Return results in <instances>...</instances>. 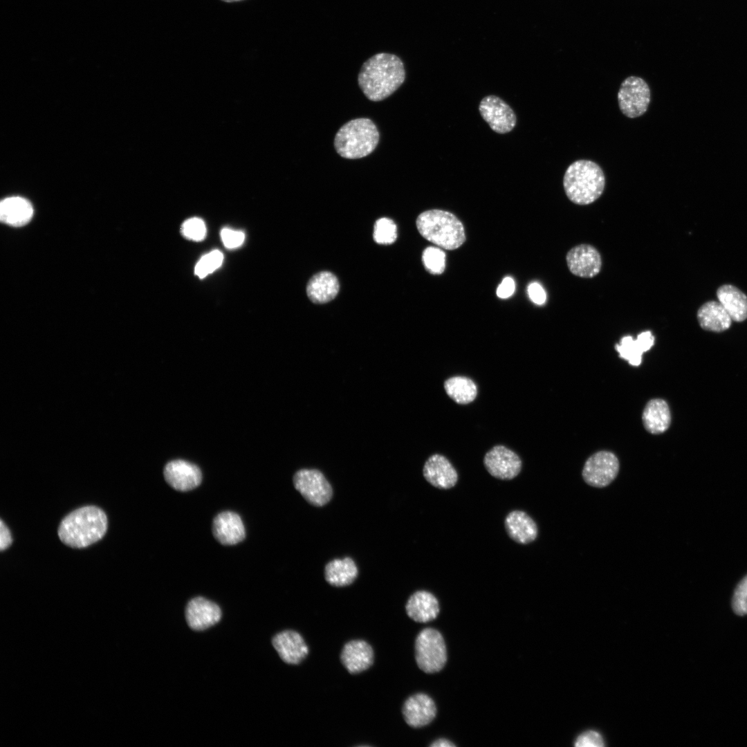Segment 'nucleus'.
I'll return each instance as SVG.
<instances>
[{
    "label": "nucleus",
    "mask_w": 747,
    "mask_h": 747,
    "mask_svg": "<svg viewBox=\"0 0 747 747\" xmlns=\"http://www.w3.org/2000/svg\"><path fill=\"white\" fill-rule=\"evenodd\" d=\"M405 79L401 59L396 55L380 53L366 60L360 70V88L370 100L381 101L394 93Z\"/></svg>",
    "instance_id": "f257e3e1"
},
{
    "label": "nucleus",
    "mask_w": 747,
    "mask_h": 747,
    "mask_svg": "<svg viewBox=\"0 0 747 747\" xmlns=\"http://www.w3.org/2000/svg\"><path fill=\"white\" fill-rule=\"evenodd\" d=\"M107 528L105 513L95 506H86L67 515L58 528L60 540L72 548H84L102 538Z\"/></svg>",
    "instance_id": "f03ea898"
},
{
    "label": "nucleus",
    "mask_w": 747,
    "mask_h": 747,
    "mask_svg": "<svg viewBox=\"0 0 747 747\" xmlns=\"http://www.w3.org/2000/svg\"><path fill=\"white\" fill-rule=\"evenodd\" d=\"M563 186L568 199L580 205L591 204L603 193L605 177L602 168L589 160H578L566 169Z\"/></svg>",
    "instance_id": "7ed1b4c3"
},
{
    "label": "nucleus",
    "mask_w": 747,
    "mask_h": 747,
    "mask_svg": "<svg viewBox=\"0 0 747 747\" xmlns=\"http://www.w3.org/2000/svg\"><path fill=\"white\" fill-rule=\"evenodd\" d=\"M416 227L422 237L444 249H456L465 240L462 223L448 211L435 209L422 212Z\"/></svg>",
    "instance_id": "20e7f679"
},
{
    "label": "nucleus",
    "mask_w": 747,
    "mask_h": 747,
    "mask_svg": "<svg viewBox=\"0 0 747 747\" xmlns=\"http://www.w3.org/2000/svg\"><path fill=\"white\" fill-rule=\"evenodd\" d=\"M379 138L378 129L370 119L356 118L338 131L334 147L342 157L358 159L370 154L376 147Z\"/></svg>",
    "instance_id": "39448f33"
},
{
    "label": "nucleus",
    "mask_w": 747,
    "mask_h": 747,
    "mask_svg": "<svg viewBox=\"0 0 747 747\" xmlns=\"http://www.w3.org/2000/svg\"><path fill=\"white\" fill-rule=\"evenodd\" d=\"M415 656L418 667L425 673L442 670L447 661V650L441 634L433 628L423 629L416 638Z\"/></svg>",
    "instance_id": "423d86ee"
},
{
    "label": "nucleus",
    "mask_w": 747,
    "mask_h": 747,
    "mask_svg": "<svg viewBox=\"0 0 747 747\" xmlns=\"http://www.w3.org/2000/svg\"><path fill=\"white\" fill-rule=\"evenodd\" d=\"M651 92L647 82L641 77L629 76L620 86L618 101L620 110L627 118L643 116L650 102Z\"/></svg>",
    "instance_id": "0eeeda50"
},
{
    "label": "nucleus",
    "mask_w": 747,
    "mask_h": 747,
    "mask_svg": "<svg viewBox=\"0 0 747 747\" xmlns=\"http://www.w3.org/2000/svg\"><path fill=\"white\" fill-rule=\"evenodd\" d=\"M293 481L295 488L314 506H323L332 498L333 488L319 470H299L295 473Z\"/></svg>",
    "instance_id": "6e6552de"
},
{
    "label": "nucleus",
    "mask_w": 747,
    "mask_h": 747,
    "mask_svg": "<svg viewBox=\"0 0 747 747\" xmlns=\"http://www.w3.org/2000/svg\"><path fill=\"white\" fill-rule=\"evenodd\" d=\"M620 468L618 457L611 452L602 450L590 456L584 463L582 478L596 488L609 486L617 477Z\"/></svg>",
    "instance_id": "1a4fd4ad"
},
{
    "label": "nucleus",
    "mask_w": 747,
    "mask_h": 747,
    "mask_svg": "<svg viewBox=\"0 0 747 747\" xmlns=\"http://www.w3.org/2000/svg\"><path fill=\"white\" fill-rule=\"evenodd\" d=\"M566 261L571 274L582 278H593L602 268V260L593 246L581 243L571 248L566 253Z\"/></svg>",
    "instance_id": "9d476101"
},
{
    "label": "nucleus",
    "mask_w": 747,
    "mask_h": 747,
    "mask_svg": "<svg viewBox=\"0 0 747 747\" xmlns=\"http://www.w3.org/2000/svg\"><path fill=\"white\" fill-rule=\"evenodd\" d=\"M483 464L488 473L501 480H511L522 470V460L513 450L504 445H495L485 454Z\"/></svg>",
    "instance_id": "9b49d317"
},
{
    "label": "nucleus",
    "mask_w": 747,
    "mask_h": 747,
    "mask_svg": "<svg viewBox=\"0 0 747 747\" xmlns=\"http://www.w3.org/2000/svg\"><path fill=\"white\" fill-rule=\"evenodd\" d=\"M479 110L491 129L498 133L510 132L516 124V116L513 110L497 96L488 95L483 98Z\"/></svg>",
    "instance_id": "f8f14e48"
},
{
    "label": "nucleus",
    "mask_w": 747,
    "mask_h": 747,
    "mask_svg": "<svg viewBox=\"0 0 747 747\" xmlns=\"http://www.w3.org/2000/svg\"><path fill=\"white\" fill-rule=\"evenodd\" d=\"M167 483L178 491H189L199 486L202 474L196 465L188 461L177 459L167 463L163 470Z\"/></svg>",
    "instance_id": "ddd939ff"
},
{
    "label": "nucleus",
    "mask_w": 747,
    "mask_h": 747,
    "mask_svg": "<svg viewBox=\"0 0 747 747\" xmlns=\"http://www.w3.org/2000/svg\"><path fill=\"white\" fill-rule=\"evenodd\" d=\"M221 618V610L214 602L203 597L191 599L185 609V619L188 626L193 630H205Z\"/></svg>",
    "instance_id": "4468645a"
},
{
    "label": "nucleus",
    "mask_w": 747,
    "mask_h": 747,
    "mask_svg": "<svg viewBox=\"0 0 747 747\" xmlns=\"http://www.w3.org/2000/svg\"><path fill=\"white\" fill-rule=\"evenodd\" d=\"M423 474L425 480L435 488L448 490L458 481V474L450 461L444 456L434 454L425 461Z\"/></svg>",
    "instance_id": "2eb2a0df"
},
{
    "label": "nucleus",
    "mask_w": 747,
    "mask_h": 747,
    "mask_svg": "<svg viewBox=\"0 0 747 747\" xmlns=\"http://www.w3.org/2000/svg\"><path fill=\"white\" fill-rule=\"evenodd\" d=\"M403 714L405 721L409 726L420 728L432 721L436 714V707L428 695L418 693L405 701Z\"/></svg>",
    "instance_id": "dca6fc26"
},
{
    "label": "nucleus",
    "mask_w": 747,
    "mask_h": 747,
    "mask_svg": "<svg viewBox=\"0 0 747 747\" xmlns=\"http://www.w3.org/2000/svg\"><path fill=\"white\" fill-rule=\"evenodd\" d=\"M212 533L215 539L223 545L238 544L246 535L241 518L232 511L222 512L215 517L212 523Z\"/></svg>",
    "instance_id": "f3484780"
},
{
    "label": "nucleus",
    "mask_w": 747,
    "mask_h": 747,
    "mask_svg": "<svg viewBox=\"0 0 747 747\" xmlns=\"http://www.w3.org/2000/svg\"><path fill=\"white\" fill-rule=\"evenodd\" d=\"M272 643L280 658L288 664H298L308 654V648L297 631L286 630L275 635Z\"/></svg>",
    "instance_id": "a211bd4d"
},
{
    "label": "nucleus",
    "mask_w": 747,
    "mask_h": 747,
    "mask_svg": "<svg viewBox=\"0 0 747 747\" xmlns=\"http://www.w3.org/2000/svg\"><path fill=\"white\" fill-rule=\"evenodd\" d=\"M504 527L510 539L520 544H528L537 537L538 528L533 519L520 510L510 511L505 517Z\"/></svg>",
    "instance_id": "6ab92c4d"
},
{
    "label": "nucleus",
    "mask_w": 747,
    "mask_h": 747,
    "mask_svg": "<svg viewBox=\"0 0 747 747\" xmlns=\"http://www.w3.org/2000/svg\"><path fill=\"white\" fill-rule=\"evenodd\" d=\"M340 658L349 673L357 674L372 665L374 651L370 645L364 640H351L344 645Z\"/></svg>",
    "instance_id": "aec40b11"
},
{
    "label": "nucleus",
    "mask_w": 747,
    "mask_h": 747,
    "mask_svg": "<svg viewBox=\"0 0 747 747\" xmlns=\"http://www.w3.org/2000/svg\"><path fill=\"white\" fill-rule=\"evenodd\" d=\"M409 618L418 622H427L435 619L440 611L437 598L431 592L424 590L414 592L405 605Z\"/></svg>",
    "instance_id": "412c9836"
},
{
    "label": "nucleus",
    "mask_w": 747,
    "mask_h": 747,
    "mask_svg": "<svg viewBox=\"0 0 747 747\" xmlns=\"http://www.w3.org/2000/svg\"><path fill=\"white\" fill-rule=\"evenodd\" d=\"M697 318L703 330L721 333L730 329L732 320L719 302L703 303L697 310Z\"/></svg>",
    "instance_id": "4be33fe9"
},
{
    "label": "nucleus",
    "mask_w": 747,
    "mask_h": 747,
    "mask_svg": "<svg viewBox=\"0 0 747 747\" xmlns=\"http://www.w3.org/2000/svg\"><path fill=\"white\" fill-rule=\"evenodd\" d=\"M654 344V337L652 332L645 331L638 334L636 340L630 335L622 337L620 343L615 345V349L620 358L631 366L638 367L642 362L643 353L649 351Z\"/></svg>",
    "instance_id": "5701e85b"
},
{
    "label": "nucleus",
    "mask_w": 747,
    "mask_h": 747,
    "mask_svg": "<svg viewBox=\"0 0 747 747\" xmlns=\"http://www.w3.org/2000/svg\"><path fill=\"white\" fill-rule=\"evenodd\" d=\"M645 430L652 434L665 432L671 424V412L667 403L661 398L651 399L642 414Z\"/></svg>",
    "instance_id": "b1692460"
},
{
    "label": "nucleus",
    "mask_w": 747,
    "mask_h": 747,
    "mask_svg": "<svg viewBox=\"0 0 747 747\" xmlns=\"http://www.w3.org/2000/svg\"><path fill=\"white\" fill-rule=\"evenodd\" d=\"M339 288V282L335 275L329 271H322L310 279L306 286V293L313 303L324 304L334 299Z\"/></svg>",
    "instance_id": "393cba45"
},
{
    "label": "nucleus",
    "mask_w": 747,
    "mask_h": 747,
    "mask_svg": "<svg viewBox=\"0 0 747 747\" xmlns=\"http://www.w3.org/2000/svg\"><path fill=\"white\" fill-rule=\"evenodd\" d=\"M716 295L732 321L741 322L747 319V295L740 289L732 284H723Z\"/></svg>",
    "instance_id": "a878e982"
},
{
    "label": "nucleus",
    "mask_w": 747,
    "mask_h": 747,
    "mask_svg": "<svg viewBox=\"0 0 747 747\" xmlns=\"http://www.w3.org/2000/svg\"><path fill=\"white\" fill-rule=\"evenodd\" d=\"M358 574V567L349 557L334 559L324 568L326 581L334 587H345L352 584Z\"/></svg>",
    "instance_id": "bb28decb"
},
{
    "label": "nucleus",
    "mask_w": 747,
    "mask_h": 747,
    "mask_svg": "<svg viewBox=\"0 0 747 747\" xmlns=\"http://www.w3.org/2000/svg\"><path fill=\"white\" fill-rule=\"evenodd\" d=\"M33 213L31 204L21 197H9L1 203V220L10 225L21 226L26 224L30 220Z\"/></svg>",
    "instance_id": "cd10ccee"
},
{
    "label": "nucleus",
    "mask_w": 747,
    "mask_h": 747,
    "mask_svg": "<svg viewBox=\"0 0 747 747\" xmlns=\"http://www.w3.org/2000/svg\"><path fill=\"white\" fill-rule=\"evenodd\" d=\"M444 389L448 396L461 405L472 403L477 397V387L470 378L456 376L444 382Z\"/></svg>",
    "instance_id": "c85d7f7f"
},
{
    "label": "nucleus",
    "mask_w": 747,
    "mask_h": 747,
    "mask_svg": "<svg viewBox=\"0 0 747 747\" xmlns=\"http://www.w3.org/2000/svg\"><path fill=\"white\" fill-rule=\"evenodd\" d=\"M374 239L379 244H391L397 238V227L394 221L383 217L378 219L374 225Z\"/></svg>",
    "instance_id": "c756f323"
},
{
    "label": "nucleus",
    "mask_w": 747,
    "mask_h": 747,
    "mask_svg": "<svg viewBox=\"0 0 747 747\" xmlns=\"http://www.w3.org/2000/svg\"><path fill=\"white\" fill-rule=\"evenodd\" d=\"M422 261L425 269L433 275L443 273L445 268V254L439 248L428 247L422 255Z\"/></svg>",
    "instance_id": "7c9ffc66"
},
{
    "label": "nucleus",
    "mask_w": 747,
    "mask_h": 747,
    "mask_svg": "<svg viewBox=\"0 0 747 747\" xmlns=\"http://www.w3.org/2000/svg\"><path fill=\"white\" fill-rule=\"evenodd\" d=\"M223 259V254L218 250H214L205 255L195 266V275L199 278L206 277L221 266Z\"/></svg>",
    "instance_id": "2f4dec72"
},
{
    "label": "nucleus",
    "mask_w": 747,
    "mask_h": 747,
    "mask_svg": "<svg viewBox=\"0 0 747 747\" xmlns=\"http://www.w3.org/2000/svg\"><path fill=\"white\" fill-rule=\"evenodd\" d=\"M181 232L188 239L200 241L205 237L206 227L202 219L197 217L191 218L182 224Z\"/></svg>",
    "instance_id": "473e14b6"
},
{
    "label": "nucleus",
    "mask_w": 747,
    "mask_h": 747,
    "mask_svg": "<svg viewBox=\"0 0 747 747\" xmlns=\"http://www.w3.org/2000/svg\"><path fill=\"white\" fill-rule=\"evenodd\" d=\"M732 606L737 615L747 614V575L737 586L732 597Z\"/></svg>",
    "instance_id": "72a5a7b5"
},
{
    "label": "nucleus",
    "mask_w": 747,
    "mask_h": 747,
    "mask_svg": "<svg viewBox=\"0 0 747 747\" xmlns=\"http://www.w3.org/2000/svg\"><path fill=\"white\" fill-rule=\"evenodd\" d=\"M221 237L225 248L229 249L239 247L244 241L245 235L241 231L223 228L221 231Z\"/></svg>",
    "instance_id": "f704fd0d"
},
{
    "label": "nucleus",
    "mask_w": 747,
    "mask_h": 747,
    "mask_svg": "<svg viewBox=\"0 0 747 747\" xmlns=\"http://www.w3.org/2000/svg\"><path fill=\"white\" fill-rule=\"evenodd\" d=\"M575 746L578 747H601L604 742L601 735L593 730L587 731L580 735L575 740Z\"/></svg>",
    "instance_id": "c9c22d12"
},
{
    "label": "nucleus",
    "mask_w": 747,
    "mask_h": 747,
    "mask_svg": "<svg viewBox=\"0 0 747 747\" xmlns=\"http://www.w3.org/2000/svg\"><path fill=\"white\" fill-rule=\"evenodd\" d=\"M528 294L532 302L536 304L542 305L546 299V294L542 286L537 283H531L528 287Z\"/></svg>",
    "instance_id": "e433bc0d"
},
{
    "label": "nucleus",
    "mask_w": 747,
    "mask_h": 747,
    "mask_svg": "<svg viewBox=\"0 0 747 747\" xmlns=\"http://www.w3.org/2000/svg\"><path fill=\"white\" fill-rule=\"evenodd\" d=\"M515 289V284L513 278L505 277L497 289V295L502 299L510 297Z\"/></svg>",
    "instance_id": "4c0bfd02"
},
{
    "label": "nucleus",
    "mask_w": 747,
    "mask_h": 747,
    "mask_svg": "<svg viewBox=\"0 0 747 747\" xmlns=\"http://www.w3.org/2000/svg\"><path fill=\"white\" fill-rule=\"evenodd\" d=\"M12 544V537L10 532L3 522L1 520L0 523V549L1 551L6 550Z\"/></svg>",
    "instance_id": "58836bf2"
},
{
    "label": "nucleus",
    "mask_w": 747,
    "mask_h": 747,
    "mask_svg": "<svg viewBox=\"0 0 747 747\" xmlns=\"http://www.w3.org/2000/svg\"><path fill=\"white\" fill-rule=\"evenodd\" d=\"M430 746L432 747H453L455 744L452 741L445 739H439L434 741Z\"/></svg>",
    "instance_id": "ea45409f"
},
{
    "label": "nucleus",
    "mask_w": 747,
    "mask_h": 747,
    "mask_svg": "<svg viewBox=\"0 0 747 747\" xmlns=\"http://www.w3.org/2000/svg\"><path fill=\"white\" fill-rule=\"evenodd\" d=\"M221 1H225V2H228V3H232V2L240 1H242V0H221Z\"/></svg>",
    "instance_id": "a19ab883"
}]
</instances>
